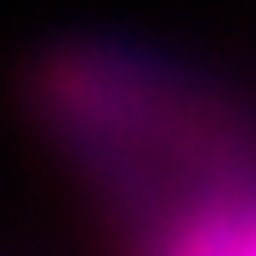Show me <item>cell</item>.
I'll return each mask as SVG.
<instances>
[{
	"mask_svg": "<svg viewBox=\"0 0 256 256\" xmlns=\"http://www.w3.org/2000/svg\"><path fill=\"white\" fill-rule=\"evenodd\" d=\"M40 114L114 200L171 210L165 245L245 182V131L210 92L114 46H68L40 68Z\"/></svg>",
	"mask_w": 256,
	"mask_h": 256,
	"instance_id": "1",
	"label": "cell"
}]
</instances>
